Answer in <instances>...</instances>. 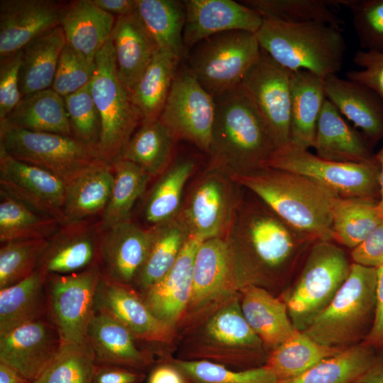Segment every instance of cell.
<instances>
[{
  "label": "cell",
  "instance_id": "cell-15",
  "mask_svg": "<svg viewBox=\"0 0 383 383\" xmlns=\"http://www.w3.org/2000/svg\"><path fill=\"white\" fill-rule=\"evenodd\" d=\"M215 115V99L181 64L159 119L177 141L192 143L208 154Z\"/></svg>",
  "mask_w": 383,
  "mask_h": 383
},
{
  "label": "cell",
  "instance_id": "cell-22",
  "mask_svg": "<svg viewBox=\"0 0 383 383\" xmlns=\"http://www.w3.org/2000/svg\"><path fill=\"white\" fill-rule=\"evenodd\" d=\"M65 4L55 0H1L0 60L59 26Z\"/></svg>",
  "mask_w": 383,
  "mask_h": 383
},
{
  "label": "cell",
  "instance_id": "cell-55",
  "mask_svg": "<svg viewBox=\"0 0 383 383\" xmlns=\"http://www.w3.org/2000/svg\"><path fill=\"white\" fill-rule=\"evenodd\" d=\"M354 263L377 268L383 265V219L374 230L351 252Z\"/></svg>",
  "mask_w": 383,
  "mask_h": 383
},
{
  "label": "cell",
  "instance_id": "cell-44",
  "mask_svg": "<svg viewBox=\"0 0 383 383\" xmlns=\"http://www.w3.org/2000/svg\"><path fill=\"white\" fill-rule=\"evenodd\" d=\"M56 220L0 191V241L50 239L60 231Z\"/></svg>",
  "mask_w": 383,
  "mask_h": 383
},
{
  "label": "cell",
  "instance_id": "cell-53",
  "mask_svg": "<svg viewBox=\"0 0 383 383\" xmlns=\"http://www.w3.org/2000/svg\"><path fill=\"white\" fill-rule=\"evenodd\" d=\"M22 50L0 60V122L16 106L22 99L19 89V72Z\"/></svg>",
  "mask_w": 383,
  "mask_h": 383
},
{
  "label": "cell",
  "instance_id": "cell-38",
  "mask_svg": "<svg viewBox=\"0 0 383 383\" xmlns=\"http://www.w3.org/2000/svg\"><path fill=\"white\" fill-rule=\"evenodd\" d=\"M181 61L165 51L158 50L154 55L131 94L143 121L159 119Z\"/></svg>",
  "mask_w": 383,
  "mask_h": 383
},
{
  "label": "cell",
  "instance_id": "cell-23",
  "mask_svg": "<svg viewBox=\"0 0 383 383\" xmlns=\"http://www.w3.org/2000/svg\"><path fill=\"white\" fill-rule=\"evenodd\" d=\"M183 41L186 49L218 33L245 30L255 33L262 16L243 3L233 0H186Z\"/></svg>",
  "mask_w": 383,
  "mask_h": 383
},
{
  "label": "cell",
  "instance_id": "cell-4",
  "mask_svg": "<svg viewBox=\"0 0 383 383\" xmlns=\"http://www.w3.org/2000/svg\"><path fill=\"white\" fill-rule=\"evenodd\" d=\"M215 101L207 167L231 176L265 167L277 148L243 89L238 86L215 98Z\"/></svg>",
  "mask_w": 383,
  "mask_h": 383
},
{
  "label": "cell",
  "instance_id": "cell-39",
  "mask_svg": "<svg viewBox=\"0 0 383 383\" xmlns=\"http://www.w3.org/2000/svg\"><path fill=\"white\" fill-rule=\"evenodd\" d=\"M191 158L173 162L152 187L144 207L145 221L150 227L177 218L183 204L185 185L196 170Z\"/></svg>",
  "mask_w": 383,
  "mask_h": 383
},
{
  "label": "cell",
  "instance_id": "cell-13",
  "mask_svg": "<svg viewBox=\"0 0 383 383\" xmlns=\"http://www.w3.org/2000/svg\"><path fill=\"white\" fill-rule=\"evenodd\" d=\"M244 287L225 238L202 241L194 259L190 297L177 331L239 294Z\"/></svg>",
  "mask_w": 383,
  "mask_h": 383
},
{
  "label": "cell",
  "instance_id": "cell-24",
  "mask_svg": "<svg viewBox=\"0 0 383 383\" xmlns=\"http://www.w3.org/2000/svg\"><path fill=\"white\" fill-rule=\"evenodd\" d=\"M201 242L189 235L170 270L140 294L152 313L174 328L180 321L189 302L194 259Z\"/></svg>",
  "mask_w": 383,
  "mask_h": 383
},
{
  "label": "cell",
  "instance_id": "cell-14",
  "mask_svg": "<svg viewBox=\"0 0 383 383\" xmlns=\"http://www.w3.org/2000/svg\"><path fill=\"white\" fill-rule=\"evenodd\" d=\"M101 277L97 262L80 272L46 275L50 316L62 344H84L95 313L94 299Z\"/></svg>",
  "mask_w": 383,
  "mask_h": 383
},
{
  "label": "cell",
  "instance_id": "cell-20",
  "mask_svg": "<svg viewBox=\"0 0 383 383\" xmlns=\"http://www.w3.org/2000/svg\"><path fill=\"white\" fill-rule=\"evenodd\" d=\"M87 339L96 365L147 372L171 355L139 341L118 320L96 309L89 326Z\"/></svg>",
  "mask_w": 383,
  "mask_h": 383
},
{
  "label": "cell",
  "instance_id": "cell-30",
  "mask_svg": "<svg viewBox=\"0 0 383 383\" xmlns=\"http://www.w3.org/2000/svg\"><path fill=\"white\" fill-rule=\"evenodd\" d=\"M313 148L317 156L334 162L358 163L372 159L364 138L327 99L317 121Z\"/></svg>",
  "mask_w": 383,
  "mask_h": 383
},
{
  "label": "cell",
  "instance_id": "cell-52",
  "mask_svg": "<svg viewBox=\"0 0 383 383\" xmlns=\"http://www.w3.org/2000/svg\"><path fill=\"white\" fill-rule=\"evenodd\" d=\"M95 68V62H89L66 43L59 59L51 89L65 98L88 84Z\"/></svg>",
  "mask_w": 383,
  "mask_h": 383
},
{
  "label": "cell",
  "instance_id": "cell-21",
  "mask_svg": "<svg viewBox=\"0 0 383 383\" xmlns=\"http://www.w3.org/2000/svg\"><path fill=\"white\" fill-rule=\"evenodd\" d=\"M104 231L99 238L97 258L101 275L133 287L153 241L152 227L145 229L131 220Z\"/></svg>",
  "mask_w": 383,
  "mask_h": 383
},
{
  "label": "cell",
  "instance_id": "cell-32",
  "mask_svg": "<svg viewBox=\"0 0 383 383\" xmlns=\"http://www.w3.org/2000/svg\"><path fill=\"white\" fill-rule=\"evenodd\" d=\"M113 182V165L102 160L67 184L64 206L67 226L78 224L87 218L103 213Z\"/></svg>",
  "mask_w": 383,
  "mask_h": 383
},
{
  "label": "cell",
  "instance_id": "cell-41",
  "mask_svg": "<svg viewBox=\"0 0 383 383\" xmlns=\"http://www.w3.org/2000/svg\"><path fill=\"white\" fill-rule=\"evenodd\" d=\"M379 200L369 197H338L333 207V240L352 250L380 223Z\"/></svg>",
  "mask_w": 383,
  "mask_h": 383
},
{
  "label": "cell",
  "instance_id": "cell-50",
  "mask_svg": "<svg viewBox=\"0 0 383 383\" xmlns=\"http://www.w3.org/2000/svg\"><path fill=\"white\" fill-rule=\"evenodd\" d=\"M89 83L64 100L72 136L97 152L101 119Z\"/></svg>",
  "mask_w": 383,
  "mask_h": 383
},
{
  "label": "cell",
  "instance_id": "cell-49",
  "mask_svg": "<svg viewBox=\"0 0 383 383\" xmlns=\"http://www.w3.org/2000/svg\"><path fill=\"white\" fill-rule=\"evenodd\" d=\"M50 239L13 240L0 248V289L32 274L48 248Z\"/></svg>",
  "mask_w": 383,
  "mask_h": 383
},
{
  "label": "cell",
  "instance_id": "cell-40",
  "mask_svg": "<svg viewBox=\"0 0 383 383\" xmlns=\"http://www.w3.org/2000/svg\"><path fill=\"white\" fill-rule=\"evenodd\" d=\"M152 228L154 238L149 254L133 285L140 294L170 270L189 237L186 226L178 216Z\"/></svg>",
  "mask_w": 383,
  "mask_h": 383
},
{
  "label": "cell",
  "instance_id": "cell-25",
  "mask_svg": "<svg viewBox=\"0 0 383 383\" xmlns=\"http://www.w3.org/2000/svg\"><path fill=\"white\" fill-rule=\"evenodd\" d=\"M326 99L364 136L372 141L383 138V100L372 89L359 82L342 79L337 74L326 77Z\"/></svg>",
  "mask_w": 383,
  "mask_h": 383
},
{
  "label": "cell",
  "instance_id": "cell-10",
  "mask_svg": "<svg viewBox=\"0 0 383 383\" xmlns=\"http://www.w3.org/2000/svg\"><path fill=\"white\" fill-rule=\"evenodd\" d=\"M0 148L12 157L43 169L66 185L104 160L73 136L0 127Z\"/></svg>",
  "mask_w": 383,
  "mask_h": 383
},
{
  "label": "cell",
  "instance_id": "cell-17",
  "mask_svg": "<svg viewBox=\"0 0 383 383\" xmlns=\"http://www.w3.org/2000/svg\"><path fill=\"white\" fill-rule=\"evenodd\" d=\"M94 306L118 320L139 341L174 351L178 338L176 328L156 318L133 286L110 281L101 275Z\"/></svg>",
  "mask_w": 383,
  "mask_h": 383
},
{
  "label": "cell",
  "instance_id": "cell-42",
  "mask_svg": "<svg viewBox=\"0 0 383 383\" xmlns=\"http://www.w3.org/2000/svg\"><path fill=\"white\" fill-rule=\"evenodd\" d=\"M345 348L321 344L302 331H298L270 353L265 367L271 370L279 382L285 381L301 375Z\"/></svg>",
  "mask_w": 383,
  "mask_h": 383
},
{
  "label": "cell",
  "instance_id": "cell-16",
  "mask_svg": "<svg viewBox=\"0 0 383 383\" xmlns=\"http://www.w3.org/2000/svg\"><path fill=\"white\" fill-rule=\"evenodd\" d=\"M291 72L261 48L259 60L239 85L264 122L277 150L290 140Z\"/></svg>",
  "mask_w": 383,
  "mask_h": 383
},
{
  "label": "cell",
  "instance_id": "cell-59",
  "mask_svg": "<svg viewBox=\"0 0 383 383\" xmlns=\"http://www.w3.org/2000/svg\"><path fill=\"white\" fill-rule=\"evenodd\" d=\"M93 3L116 18L134 13L135 0H92Z\"/></svg>",
  "mask_w": 383,
  "mask_h": 383
},
{
  "label": "cell",
  "instance_id": "cell-45",
  "mask_svg": "<svg viewBox=\"0 0 383 383\" xmlns=\"http://www.w3.org/2000/svg\"><path fill=\"white\" fill-rule=\"evenodd\" d=\"M375 358L367 344L349 346L301 375L279 383H354Z\"/></svg>",
  "mask_w": 383,
  "mask_h": 383
},
{
  "label": "cell",
  "instance_id": "cell-56",
  "mask_svg": "<svg viewBox=\"0 0 383 383\" xmlns=\"http://www.w3.org/2000/svg\"><path fill=\"white\" fill-rule=\"evenodd\" d=\"M146 372L111 365H96L91 383H143Z\"/></svg>",
  "mask_w": 383,
  "mask_h": 383
},
{
  "label": "cell",
  "instance_id": "cell-9",
  "mask_svg": "<svg viewBox=\"0 0 383 383\" xmlns=\"http://www.w3.org/2000/svg\"><path fill=\"white\" fill-rule=\"evenodd\" d=\"M350 266L345 251L332 240L316 241L285 300L290 318L302 331L335 296Z\"/></svg>",
  "mask_w": 383,
  "mask_h": 383
},
{
  "label": "cell",
  "instance_id": "cell-3",
  "mask_svg": "<svg viewBox=\"0 0 383 383\" xmlns=\"http://www.w3.org/2000/svg\"><path fill=\"white\" fill-rule=\"evenodd\" d=\"M177 359L243 370L265 366L269 354L245 319L240 294L177 332Z\"/></svg>",
  "mask_w": 383,
  "mask_h": 383
},
{
  "label": "cell",
  "instance_id": "cell-47",
  "mask_svg": "<svg viewBox=\"0 0 383 383\" xmlns=\"http://www.w3.org/2000/svg\"><path fill=\"white\" fill-rule=\"evenodd\" d=\"M170 361L183 374L186 383H279L276 375L263 367L237 370L205 360Z\"/></svg>",
  "mask_w": 383,
  "mask_h": 383
},
{
  "label": "cell",
  "instance_id": "cell-6",
  "mask_svg": "<svg viewBox=\"0 0 383 383\" xmlns=\"http://www.w3.org/2000/svg\"><path fill=\"white\" fill-rule=\"evenodd\" d=\"M95 65L89 87L101 119L97 152L112 164L121 158L143 117L118 77L111 38L96 54Z\"/></svg>",
  "mask_w": 383,
  "mask_h": 383
},
{
  "label": "cell",
  "instance_id": "cell-1",
  "mask_svg": "<svg viewBox=\"0 0 383 383\" xmlns=\"http://www.w3.org/2000/svg\"><path fill=\"white\" fill-rule=\"evenodd\" d=\"M224 238L245 287L278 279L299 253L318 241L289 226L255 195L241 199Z\"/></svg>",
  "mask_w": 383,
  "mask_h": 383
},
{
  "label": "cell",
  "instance_id": "cell-51",
  "mask_svg": "<svg viewBox=\"0 0 383 383\" xmlns=\"http://www.w3.org/2000/svg\"><path fill=\"white\" fill-rule=\"evenodd\" d=\"M363 50L383 52V0H340Z\"/></svg>",
  "mask_w": 383,
  "mask_h": 383
},
{
  "label": "cell",
  "instance_id": "cell-54",
  "mask_svg": "<svg viewBox=\"0 0 383 383\" xmlns=\"http://www.w3.org/2000/svg\"><path fill=\"white\" fill-rule=\"evenodd\" d=\"M353 61L362 69L348 72L347 79L367 86L383 100V52L360 50Z\"/></svg>",
  "mask_w": 383,
  "mask_h": 383
},
{
  "label": "cell",
  "instance_id": "cell-46",
  "mask_svg": "<svg viewBox=\"0 0 383 383\" xmlns=\"http://www.w3.org/2000/svg\"><path fill=\"white\" fill-rule=\"evenodd\" d=\"M240 2L257 11L262 18L293 23H323L339 29L343 24L331 9L340 6V0H244Z\"/></svg>",
  "mask_w": 383,
  "mask_h": 383
},
{
  "label": "cell",
  "instance_id": "cell-27",
  "mask_svg": "<svg viewBox=\"0 0 383 383\" xmlns=\"http://www.w3.org/2000/svg\"><path fill=\"white\" fill-rule=\"evenodd\" d=\"M116 18L92 0L65 1L61 18L67 44L91 62L110 38Z\"/></svg>",
  "mask_w": 383,
  "mask_h": 383
},
{
  "label": "cell",
  "instance_id": "cell-60",
  "mask_svg": "<svg viewBox=\"0 0 383 383\" xmlns=\"http://www.w3.org/2000/svg\"><path fill=\"white\" fill-rule=\"evenodd\" d=\"M354 383H383V359L376 357Z\"/></svg>",
  "mask_w": 383,
  "mask_h": 383
},
{
  "label": "cell",
  "instance_id": "cell-8",
  "mask_svg": "<svg viewBox=\"0 0 383 383\" xmlns=\"http://www.w3.org/2000/svg\"><path fill=\"white\" fill-rule=\"evenodd\" d=\"M192 48L186 65L214 99L238 87L261 55L255 34L245 30L218 33Z\"/></svg>",
  "mask_w": 383,
  "mask_h": 383
},
{
  "label": "cell",
  "instance_id": "cell-11",
  "mask_svg": "<svg viewBox=\"0 0 383 383\" xmlns=\"http://www.w3.org/2000/svg\"><path fill=\"white\" fill-rule=\"evenodd\" d=\"M265 167L307 177L338 197H379V166L376 157L358 163L334 162L288 144L277 150Z\"/></svg>",
  "mask_w": 383,
  "mask_h": 383
},
{
  "label": "cell",
  "instance_id": "cell-34",
  "mask_svg": "<svg viewBox=\"0 0 383 383\" xmlns=\"http://www.w3.org/2000/svg\"><path fill=\"white\" fill-rule=\"evenodd\" d=\"M134 13L159 50L172 53L181 60L186 58L184 1L135 0Z\"/></svg>",
  "mask_w": 383,
  "mask_h": 383
},
{
  "label": "cell",
  "instance_id": "cell-12",
  "mask_svg": "<svg viewBox=\"0 0 383 383\" xmlns=\"http://www.w3.org/2000/svg\"><path fill=\"white\" fill-rule=\"evenodd\" d=\"M231 176L206 167L193 182L178 217L189 235L201 241L224 238L241 197Z\"/></svg>",
  "mask_w": 383,
  "mask_h": 383
},
{
  "label": "cell",
  "instance_id": "cell-5",
  "mask_svg": "<svg viewBox=\"0 0 383 383\" xmlns=\"http://www.w3.org/2000/svg\"><path fill=\"white\" fill-rule=\"evenodd\" d=\"M262 18L255 33L259 45L284 67L309 71L323 79L340 70L346 50L341 29L323 23Z\"/></svg>",
  "mask_w": 383,
  "mask_h": 383
},
{
  "label": "cell",
  "instance_id": "cell-37",
  "mask_svg": "<svg viewBox=\"0 0 383 383\" xmlns=\"http://www.w3.org/2000/svg\"><path fill=\"white\" fill-rule=\"evenodd\" d=\"M177 142L160 119L143 121L121 158L138 165L151 177L160 176L173 162Z\"/></svg>",
  "mask_w": 383,
  "mask_h": 383
},
{
  "label": "cell",
  "instance_id": "cell-61",
  "mask_svg": "<svg viewBox=\"0 0 383 383\" xmlns=\"http://www.w3.org/2000/svg\"><path fill=\"white\" fill-rule=\"evenodd\" d=\"M0 383H34L32 382L14 370L0 362Z\"/></svg>",
  "mask_w": 383,
  "mask_h": 383
},
{
  "label": "cell",
  "instance_id": "cell-58",
  "mask_svg": "<svg viewBox=\"0 0 383 383\" xmlns=\"http://www.w3.org/2000/svg\"><path fill=\"white\" fill-rule=\"evenodd\" d=\"M171 357L159 361L150 369L148 383H186L182 372L170 361Z\"/></svg>",
  "mask_w": 383,
  "mask_h": 383
},
{
  "label": "cell",
  "instance_id": "cell-31",
  "mask_svg": "<svg viewBox=\"0 0 383 383\" xmlns=\"http://www.w3.org/2000/svg\"><path fill=\"white\" fill-rule=\"evenodd\" d=\"M48 316L46 275L39 269L25 279L0 289V336Z\"/></svg>",
  "mask_w": 383,
  "mask_h": 383
},
{
  "label": "cell",
  "instance_id": "cell-18",
  "mask_svg": "<svg viewBox=\"0 0 383 383\" xmlns=\"http://www.w3.org/2000/svg\"><path fill=\"white\" fill-rule=\"evenodd\" d=\"M0 187L35 211L67 226L64 206L66 184L38 167L19 161L0 148Z\"/></svg>",
  "mask_w": 383,
  "mask_h": 383
},
{
  "label": "cell",
  "instance_id": "cell-36",
  "mask_svg": "<svg viewBox=\"0 0 383 383\" xmlns=\"http://www.w3.org/2000/svg\"><path fill=\"white\" fill-rule=\"evenodd\" d=\"M66 43L63 29L59 26L23 48L19 72V89L22 97L51 88Z\"/></svg>",
  "mask_w": 383,
  "mask_h": 383
},
{
  "label": "cell",
  "instance_id": "cell-43",
  "mask_svg": "<svg viewBox=\"0 0 383 383\" xmlns=\"http://www.w3.org/2000/svg\"><path fill=\"white\" fill-rule=\"evenodd\" d=\"M114 182L108 204L102 213L103 231L131 221L132 209L152 178L135 163L120 158L112 163Z\"/></svg>",
  "mask_w": 383,
  "mask_h": 383
},
{
  "label": "cell",
  "instance_id": "cell-29",
  "mask_svg": "<svg viewBox=\"0 0 383 383\" xmlns=\"http://www.w3.org/2000/svg\"><path fill=\"white\" fill-rule=\"evenodd\" d=\"M290 145L313 147L317 121L326 100L324 79L306 70L291 72Z\"/></svg>",
  "mask_w": 383,
  "mask_h": 383
},
{
  "label": "cell",
  "instance_id": "cell-7",
  "mask_svg": "<svg viewBox=\"0 0 383 383\" xmlns=\"http://www.w3.org/2000/svg\"><path fill=\"white\" fill-rule=\"evenodd\" d=\"M376 285V268L352 263L333 299L302 332L321 344L347 348L375 311Z\"/></svg>",
  "mask_w": 383,
  "mask_h": 383
},
{
  "label": "cell",
  "instance_id": "cell-33",
  "mask_svg": "<svg viewBox=\"0 0 383 383\" xmlns=\"http://www.w3.org/2000/svg\"><path fill=\"white\" fill-rule=\"evenodd\" d=\"M0 127L72 136L64 98L51 88L22 97Z\"/></svg>",
  "mask_w": 383,
  "mask_h": 383
},
{
  "label": "cell",
  "instance_id": "cell-28",
  "mask_svg": "<svg viewBox=\"0 0 383 383\" xmlns=\"http://www.w3.org/2000/svg\"><path fill=\"white\" fill-rule=\"evenodd\" d=\"M110 38L117 74L131 95L159 50L135 13L116 18Z\"/></svg>",
  "mask_w": 383,
  "mask_h": 383
},
{
  "label": "cell",
  "instance_id": "cell-57",
  "mask_svg": "<svg viewBox=\"0 0 383 383\" xmlns=\"http://www.w3.org/2000/svg\"><path fill=\"white\" fill-rule=\"evenodd\" d=\"M377 269L374 318L367 338V345H383V265Z\"/></svg>",
  "mask_w": 383,
  "mask_h": 383
},
{
  "label": "cell",
  "instance_id": "cell-48",
  "mask_svg": "<svg viewBox=\"0 0 383 383\" xmlns=\"http://www.w3.org/2000/svg\"><path fill=\"white\" fill-rule=\"evenodd\" d=\"M96 365L88 342L62 344L55 357L34 383H91Z\"/></svg>",
  "mask_w": 383,
  "mask_h": 383
},
{
  "label": "cell",
  "instance_id": "cell-2",
  "mask_svg": "<svg viewBox=\"0 0 383 383\" xmlns=\"http://www.w3.org/2000/svg\"><path fill=\"white\" fill-rule=\"evenodd\" d=\"M292 227L316 240H332V220L338 198L304 175L270 167L231 176Z\"/></svg>",
  "mask_w": 383,
  "mask_h": 383
},
{
  "label": "cell",
  "instance_id": "cell-26",
  "mask_svg": "<svg viewBox=\"0 0 383 383\" xmlns=\"http://www.w3.org/2000/svg\"><path fill=\"white\" fill-rule=\"evenodd\" d=\"M240 301L245 319L271 352L300 331L293 324L285 301L262 287H244L240 291Z\"/></svg>",
  "mask_w": 383,
  "mask_h": 383
},
{
  "label": "cell",
  "instance_id": "cell-35",
  "mask_svg": "<svg viewBox=\"0 0 383 383\" xmlns=\"http://www.w3.org/2000/svg\"><path fill=\"white\" fill-rule=\"evenodd\" d=\"M67 228L66 232L57 233L50 239L38 267L45 275L72 274L97 262L100 237L89 229Z\"/></svg>",
  "mask_w": 383,
  "mask_h": 383
},
{
  "label": "cell",
  "instance_id": "cell-19",
  "mask_svg": "<svg viewBox=\"0 0 383 383\" xmlns=\"http://www.w3.org/2000/svg\"><path fill=\"white\" fill-rule=\"evenodd\" d=\"M62 345L50 316L17 327L0 336V362L35 382Z\"/></svg>",
  "mask_w": 383,
  "mask_h": 383
},
{
  "label": "cell",
  "instance_id": "cell-62",
  "mask_svg": "<svg viewBox=\"0 0 383 383\" xmlns=\"http://www.w3.org/2000/svg\"><path fill=\"white\" fill-rule=\"evenodd\" d=\"M379 166V207L383 215V148L376 157Z\"/></svg>",
  "mask_w": 383,
  "mask_h": 383
}]
</instances>
